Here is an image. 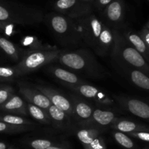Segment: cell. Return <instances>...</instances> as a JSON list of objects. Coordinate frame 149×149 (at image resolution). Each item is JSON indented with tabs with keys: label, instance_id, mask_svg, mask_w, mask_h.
<instances>
[{
	"label": "cell",
	"instance_id": "cell-32",
	"mask_svg": "<svg viewBox=\"0 0 149 149\" xmlns=\"http://www.w3.org/2000/svg\"><path fill=\"white\" fill-rule=\"evenodd\" d=\"M15 25L13 23H1L0 22V32L4 33L8 37H11L15 34L16 30L15 29Z\"/></svg>",
	"mask_w": 149,
	"mask_h": 149
},
{
	"label": "cell",
	"instance_id": "cell-33",
	"mask_svg": "<svg viewBox=\"0 0 149 149\" xmlns=\"http://www.w3.org/2000/svg\"><path fill=\"white\" fill-rule=\"evenodd\" d=\"M112 1L113 0H94L92 4L93 9L97 12H102Z\"/></svg>",
	"mask_w": 149,
	"mask_h": 149
},
{
	"label": "cell",
	"instance_id": "cell-26",
	"mask_svg": "<svg viewBox=\"0 0 149 149\" xmlns=\"http://www.w3.org/2000/svg\"><path fill=\"white\" fill-rule=\"evenodd\" d=\"M0 121L10 124L17 126H35V123L32 121L23 118L21 115L14 114H0Z\"/></svg>",
	"mask_w": 149,
	"mask_h": 149
},
{
	"label": "cell",
	"instance_id": "cell-7",
	"mask_svg": "<svg viewBox=\"0 0 149 149\" xmlns=\"http://www.w3.org/2000/svg\"><path fill=\"white\" fill-rule=\"evenodd\" d=\"M70 89L81 97H84V99L86 98L95 102L99 107H101V108H104V107L109 108V107L114 105V101L109 96V94L100 90L97 87L88 84L87 82L74 86V87L70 88Z\"/></svg>",
	"mask_w": 149,
	"mask_h": 149
},
{
	"label": "cell",
	"instance_id": "cell-17",
	"mask_svg": "<svg viewBox=\"0 0 149 149\" xmlns=\"http://www.w3.org/2000/svg\"><path fill=\"white\" fill-rule=\"evenodd\" d=\"M48 71L51 73L54 77L59 80L64 86L70 88L74 87L78 85L87 83V81L77 76L75 73L68 70L61 68L58 67H51L48 68Z\"/></svg>",
	"mask_w": 149,
	"mask_h": 149
},
{
	"label": "cell",
	"instance_id": "cell-29",
	"mask_svg": "<svg viewBox=\"0 0 149 149\" xmlns=\"http://www.w3.org/2000/svg\"><path fill=\"white\" fill-rule=\"evenodd\" d=\"M16 72L13 67H0V81H13L17 78Z\"/></svg>",
	"mask_w": 149,
	"mask_h": 149
},
{
	"label": "cell",
	"instance_id": "cell-27",
	"mask_svg": "<svg viewBox=\"0 0 149 149\" xmlns=\"http://www.w3.org/2000/svg\"><path fill=\"white\" fill-rule=\"evenodd\" d=\"M34 129V126H17L7 124L0 121V133L5 134H16V133L24 132Z\"/></svg>",
	"mask_w": 149,
	"mask_h": 149
},
{
	"label": "cell",
	"instance_id": "cell-5",
	"mask_svg": "<svg viewBox=\"0 0 149 149\" xmlns=\"http://www.w3.org/2000/svg\"><path fill=\"white\" fill-rule=\"evenodd\" d=\"M60 51L57 47H54L50 49L24 52L21 59L13 67L15 70L17 77H21L58 59Z\"/></svg>",
	"mask_w": 149,
	"mask_h": 149
},
{
	"label": "cell",
	"instance_id": "cell-34",
	"mask_svg": "<svg viewBox=\"0 0 149 149\" xmlns=\"http://www.w3.org/2000/svg\"><path fill=\"white\" fill-rule=\"evenodd\" d=\"M127 135L131 136V137H134L135 139H138L142 141L146 142L148 143L149 142V131H134V132H130L127 134Z\"/></svg>",
	"mask_w": 149,
	"mask_h": 149
},
{
	"label": "cell",
	"instance_id": "cell-13",
	"mask_svg": "<svg viewBox=\"0 0 149 149\" xmlns=\"http://www.w3.org/2000/svg\"><path fill=\"white\" fill-rule=\"evenodd\" d=\"M74 119L79 123V125L82 126L85 124L92 117L94 111V107L85 99L77 96H71Z\"/></svg>",
	"mask_w": 149,
	"mask_h": 149
},
{
	"label": "cell",
	"instance_id": "cell-4",
	"mask_svg": "<svg viewBox=\"0 0 149 149\" xmlns=\"http://www.w3.org/2000/svg\"><path fill=\"white\" fill-rule=\"evenodd\" d=\"M45 21L52 34L64 46H77L81 40L75 30L71 18L58 13H52L45 17Z\"/></svg>",
	"mask_w": 149,
	"mask_h": 149
},
{
	"label": "cell",
	"instance_id": "cell-15",
	"mask_svg": "<svg viewBox=\"0 0 149 149\" xmlns=\"http://www.w3.org/2000/svg\"><path fill=\"white\" fill-rule=\"evenodd\" d=\"M119 105L132 115L148 120L149 118V106L147 103L137 99L126 97L116 98Z\"/></svg>",
	"mask_w": 149,
	"mask_h": 149
},
{
	"label": "cell",
	"instance_id": "cell-18",
	"mask_svg": "<svg viewBox=\"0 0 149 149\" xmlns=\"http://www.w3.org/2000/svg\"><path fill=\"white\" fill-rule=\"evenodd\" d=\"M120 33L124 37L127 42L137 51L143 56V58L148 62L149 61V48L146 46L145 42L143 41L139 34L136 33L129 28H121L119 29Z\"/></svg>",
	"mask_w": 149,
	"mask_h": 149
},
{
	"label": "cell",
	"instance_id": "cell-39",
	"mask_svg": "<svg viewBox=\"0 0 149 149\" xmlns=\"http://www.w3.org/2000/svg\"><path fill=\"white\" fill-rule=\"evenodd\" d=\"M8 149H13V148H8Z\"/></svg>",
	"mask_w": 149,
	"mask_h": 149
},
{
	"label": "cell",
	"instance_id": "cell-36",
	"mask_svg": "<svg viewBox=\"0 0 149 149\" xmlns=\"http://www.w3.org/2000/svg\"><path fill=\"white\" fill-rule=\"evenodd\" d=\"M46 149H65V148H63V147H60V146L53 145L49 146V147H48L47 148H46Z\"/></svg>",
	"mask_w": 149,
	"mask_h": 149
},
{
	"label": "cell",
	"instance_id": "cell-37",
	"mask_svg": "<svg viewBox=\"0 0 149 149\" xmlns=\"http://www.w3.org/2000/svg\"><path fill=\"white\" fill-rule=\"evenodd\" d=\"M0 149H7V145L4 143L0 142Z\"/></svg>",
	"mask_w": 149,
	"mask_h": 149
},
{
	"label": "cell",
	"instance_id": "cell-12",
	"mask_svg": "<svg viewBox=\"0 0 149 149\" xmlns=\"http://www.w3.org/2000/svg\"><path fill=\"white\" fill-rule=\"evenodd\" d=\"M18 86L19 93L29 103L39 107L45 110H47L52 105L49 99L34 86L22 83H18Z\"/></svg>",
	"mask_w": 149,
	"mask_h": 149
},
{
	"label": "cell",
	"instance_id": "cell-16",
	"mask_svg": "<svg viewBox=\"0 0 149 149\" xmlns=\"http://www.w3.org/2000/svg\"><path fill=\"white\" fill-rule=\"evenodd\" d=\"M47 112L50 118L51 124H52L55 128L64 131H68L74 127L73 124L74 119L66 112L61 110L55 105H51L47 109Z\"/></svg>",
	"mask_w": 149,
	"mask_h": 149
},
{
	"label": "cell",
	"instance_id": "cell-3",
	"mask_svg": "<svg viewBox=\"0 0 149 149\" xmlns=\"http://www.w3.org/2000/svg\"><path fill=\"white\" fill-rule=\"evenodd\" d=\"M40 10L20 4L0 3V22L22 26H33L44 20Z\"/></svg>",
	"mask_w": 149,
	"mask_h": 149
},
{
	"label": "cell",
	"instance_id": "cell-42",
	"mask_svg": "<svg viewBox=\"0 0 149 149\" xmlns=\"http://www.w3.org/2000/svg\"><path fill=\"white\" fill-rule=\"evenodd\" d=\"M0 82H1V81H0Z\"/></svg>",
	"mask_w": 149,
	"mask_h": 149
},
{
	"label": "cell",
	"instance_id": "cell-38",
	"mask_svg": "<svg viewBox=\"0 0 149 149\" xmlns=\"http://www.w3.org/2000/svg\"><path fill=\"white\" fill-rule=\"evenodd\" d=\"M82 1H85V2L87 3H89V4H93V1H94V0H82Z\"/></svg>",
	"mask_w": 149,
	"mask_h": 149
},
{
	"label": "cell",
	"instance_id": "cell-25",
	"mask_svg": "<svg viewBox=\"0 0 149 149\" xmlns=\"http://www.w3.org/2000/svg\"><path fill=\"white\" fill-rule=\"evenodd\" d=\"M22 46L27 47L28 49L25 51V52L31 51H37V50H45L50 49L54 47L50 46L49 45H44L42 41L33 36H26L20 40ZM24 53V52H23Z\"/></svg>",
	"mask_w": 149,
	"mask_h": 149
},
{
	"label": "cell",
	"instance_id": "cell-20",
	"mask_svg": "<svg viewBox=\"0 0 149 149\" xmlns=\"http://www.w3.org/2000/svg\"><path fill=\"white\" fill-rule=\"evenodd\" d=\"M113 43V31L106 23H104L99 37L97 51L96 53L100 56H106L111 51Z\"/></svg>",
	"mask_w": 149,
	"mask_h": 149
},
{
	"label": "cell",
	"instance_id": "cell-2",
	"mask_svg": "<svg viewBox=\"0 0 149 149\" xmlns=\"http://www.w3.org/2000/svg\"><path fill=\"white\" fill-rule=\"evenodd\" d=\"M112 31L113 35V43L111 51L112 58L123 70L136 69L148 75V61L127 42L119 29H112Z\"/></svg>",
	"mask_w": 149,
	"mask_h": 149
},
{
	"label": "cell",
	"instance_id": "cell-31",
	"mask_svg": "<svg viewBox=\"0 0 149 149\" xmlns=\"http://www.w3.org/2000/svg\"><path fill=\"white\" fill-rule=\"evenodd\" d=\"M30 146L33 149H46L51 145H53L54 143L47 139H36L30 142Z\"/></svg>",
	"mask_w": 149,
	"mask_h": 149
},
{
	"label": "cell",
	"instance_id": "cell-8",
	"mask_svg": "<svg viewBox=\"0 0 149 149\" xmlns=\"http://www.w3.org/2000/svg\"><path fill=\"white\" fill-rule=\"evenodd\" d=\"M53 7L56 13L71 18H76L93 11L92 4L82 0H56Z\"/></svg>",
	"mask_w": 149,
	"mask_h": 149
},
{
	"label": "cell",
	"instance_id": "cell-10",
	"mask_svg": "<svg viewBox=\"0 0 149 149\" xmlns=\"http://www.w3.org/2000/svg\"><path fill=\"white\" fill-rule=\"evenodd\" d=\"M103 129L96 127H81L77 131V136L84 149H106L102 136Z\"/></svg>",
	"mask_w": 149,
	"mask_h": 149
},
{
	"label": "cell",
	"instance_id": "cell-19",
	"mask_svg": "<svg viewBox=\"0 0 149 149\" xmlns=\"http://www.w3.org/2000/svg\"><path fill=\"white\" fill-rule=\"evenodd\" d=\"M0 110L21 116H27L29 114L27 104L20 96H17L15 93L7 102L0 105Z\"/></svg>",
	"mask_w": 149,
	"mask_h": 149
},
{
	"label": "cell",
	"instance_id": "cell-40",
	"mask_svg": "<svg viewBox=\"0 0 149 149\" xmlns=\"http://www.w3.org/2000/svg\"><path fill=\"white\" fill-rule=\"evenodd\" d=\"M88 149H90V148H88Z\"/></svg>",
	"mask_w": 149,
	"mask_h": 149
},
{
	"label": "cell",
	"instance_id": "cell-35",
	"mask_svg": "<svg viewBox=\"0 0 149 149\" xmlns=\"http://www.w3.org/2000/svg\"><path fill=\"white\" fill-rule=\"evenodd\" d=\"M140 37L143 39L147 47L149 48V23L147 22L145 26L142 28L139 33Z\"/></svg>",
	"mask_w": 149,
	"mask_h": 149
},
{
	"label": "cell",
	"instance_id": "cell-21",
	"mask_svg": "<svg viewBox=\"0 0 149 149\" xmlns=\"http://www.w3.org/2000/svg\"><path fill=\"white\" fill-rule=\"evenodd\" d=\"M111 127L116 131L126 133V134L138 131H149L148 128L146 126L134 122L130 120L121 119V118L119 119V118L116 119V121L113 124L111 125Z\"/></svg>",
	"mask_w": 149,
	"mask_h": 149
},
{
	"label": "cell",
	"instance_id": "cell-9",
	"mask_svg": "<svg viewBox=\"0 0 149 149\" xmlns=\"http://www.w3.org/2000/svg\"><path fill=\"white\" fill-rule=\"evenodd\" d=\"M125 13L123 0H113L102 11L101 20L111 29H120L122 27Z\"/></svg>",
	"mask_w": 149,
	"mask_h": 149
},
{
	"label": "cell",
	"instance_id": "cell-1",
	"mask_svg": "<svg viewBox=\"0 0 149 149\" xmlns=\"http://www.w3.org/2000/svg\"><path fill=\"white\" fill-rule=\"evenodd\" d=\"M57 60L71 71L79 72L90 78L101 79L107 74L94 56L87 50L60 51Z\"/></svg>",
	"mask_w": 149,
	"mask_h": 149
},
{
	"label": "cell",
	"instance_id": "cell-6",
	"mask_svg": "<svg viewBox=\"0 0 149 149\" xmlns=\"http://www.w3.org/2000/svg\"><path fill=\"white\" fill-rule=\"evenodd\" d=\"M71 19L76 32L81 42H84L97 53L99 37L104 25L101 18L90 13Z\"/></svg>",
	"mask_w": 149,
	"mask_h": 149
},
{
	"label": "cell",
	"instance_id": "cell-14",
	"mask_svg": "<svg viewBox=\"0 0 149 149\" xmlns=\"http://www.w3.org/2000/svg\"><path fill=\"white\" fill-rule=\"evenodd\" d=\"M116 114L109 110L95 108L90 119L81 127H96L103 129L113 124L117 119Z\"/></svg>",
	"mask_w": 149,
	"mask_h": 149
},
{
	"label": "cell",
	"instance_id": "cell-24",
	"mask_svg": "<svg viewBox=\"0 0 149 149\" xmlns=\"http://www.w3.org/2000/svg\"><path fill=\"white\" fill-rule=\"evenodd\" d=\"M27 110L31 116L33 117V118L39 123L43 124H51L50 118L47 110H45L39 107L30 103L27 104Z\"/></svg>",
	"mask_w": 149,
	"mask_h": 149
},
{
	"label": "cell",
	"instance_id": "cell-23",
	"mask_svg": "<svg viewBox=\"0 0 149 149\" xmlns=\"http://www.w3.org/2000/svg\"><path fill=\"white\" fill-rule=\"evenodd\" d=\"M127 75L132 81V83L137 87L143 90L148 91L149 77L148 74L136 69H126L124 70Z\"/></svg>",
	"mask_w": 149,
	"mask_h": 149
},
{
	"label": "cell",
	"instance_id": "cell-28",
	"mask_svg": "<svg viewBox=\"0 0 149 149\" xmlns=\"http://www.w3.org/2000/svg\"><path fill=\"white\" fill-rule=\"evenodd\" d=\"M112 135H113V137L116 140V143L120 145L121 146L125 148L137 149L136 145H135L133 140L125 133L115 130L112 132Z\"/></svg>",
	"mask_w": 149,
	"mask_h": 149
},
{
	"label": "cell",
	"instance_id": "cell-41",
	"mask_svg": "<svg viewBox=\"0 0 149 149\" xmlns=\"http://www.w3.org/2000/svg\"></svg>",
	"mask_w": 149,
	"mask_h": 149
},
{
	"label": "cell",
	"instance_id": "cell-22",
	"mask_svg": "<svg viewBox=\"0 0 149 149\" xmlns=\"http://www.w3.org/2000/svg\"><path fill=\"white\" fill-rule=\"evenodd\" d=\"M0 50L14 61H19L23 56V51L4 37L0 36Z\"/></svg>",
	"mask_w": 149,
	"mask_h": 149
},
{
	"label": "cell",
	"instance_id": "cell-11",
	"mask_svg": "<svg viewBox=\"0 0 149 149\" xmlns=\"http://www.w3.org/2000/svg\"><path fill=\"white\" fill-rule=\"evenodd\" d=\"M34 86L39 91L45 95L49 99L52 105H55L61 110L66 112L74 119V112H73L72 103L69 99L64 96L61 92L51 87L41 85H35Z\"/></svg>",
	"mask_w": 149,
	"mask_h": 149
},
{
	"label": "cell",
	"instance_id": "cell-30",
	"mask_svg": "<svg viewBox=\"0 0 149 149\" xmlns=\"http://www.w3.org/2000/svg\"><path fill=\"white\" fill-rule=\"evenodd\" d=\"M15 93L14 88L10 85H0V105L7 102Z\"/></svg>",
	"mask_w": 149,
	"mask_h": 149
}]
</instances>
